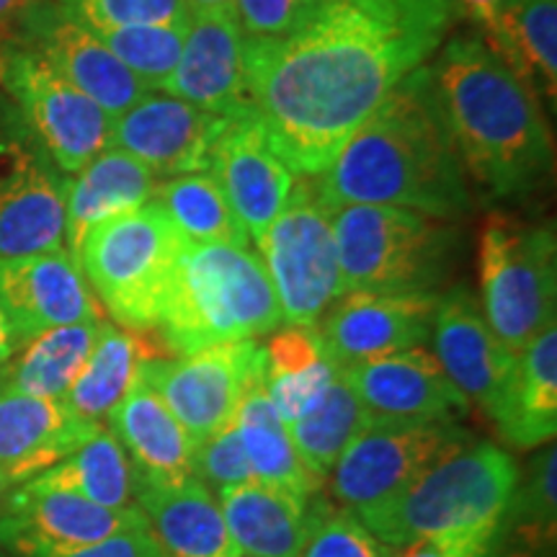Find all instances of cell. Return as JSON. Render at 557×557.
<instances>
[{
	"label": "cell",
	"mask_w": 557,
	"mask_h": 557,
	"mask_svg": "<svg viewBox=\"0 0 557 557\" xmlns=\"http://www.w3.org/2000/svg\"><path fill=\"white\" fill-rule=\"evenodd\" d=\"M240 557H248V555H240Z\"/></svg>",
	"instance_id": "cell-52"
},
{
	"label": "cell",
	"mask_w": 557,
	"mask_h": 557,
	"mask_svg": "<svg viewBox=\"0 0 557 557\" xmlns=\"http://www.w3.org/2000/svg\"><path fill=\"white\" fill-rule=\"evenodd\" d=\"M555 475L557 457L549 447L545 455L534 459L527 483L517 485L506 508L504 524L519 527V537L527 542L537 540V545H547L555 537Z\"/></svg>",
	"instance_id": "cell-38"
},
{
	"label": "cell",
	"mask_w": 557,
	"mask_h": 557,
	"mask_svg": "<svg viewBox=\"0 0 557 557\" xmlns=\"http://www.w3.org/2000/svg\"><path fill=\"white\" fill-rule=\"evenodd\" d=\"M139 377L178 418L194 444L235 421L243 395L267 380V354L253 338L201 348L176 359H145Z\"/></svg>",
	"instance_id": "cell-13"
},
{
	"label": "cell",
	"mask_w": 557,
	"mask_h": 557,
	"mask_svg": "<svg viewBox=\"0 0 557 557\" xmlns=\"http://www.w3.org/2000/svg\"><path fill=\"white\" fill-rule=\"evenodd\" d=\"M16 338H13V331L9 325V318H5L3 308H0V367L9 361L13 354H16Z\"/></svg>",
	"instance_id": "cell-48"
},
{
	"label": "cell",
	"mask_w": 557,
	"mask_h": 557,
	"mask_svg": "<svg viewBox=\"0 0 557 557\" xmlns=\"http://www.w3.org/2000/svg\"><path fill=\"white\" fill-rule=\"evenodd\" d=\"M194 478H199L212 493L253 480L235 421L197 444V451H194Z\"/></svg>",
	"instance_id": "cell-40"
},
{
	"label": "cell",
	"mask_w": 557,
	"mask_h": 557,
	"mask_svg": "<svg viewBox=\"0 0 557 557\" xmlns=\"http://www.w3.org/2000/svg\"><path fill=\"white\" fill-rule=\"evenodd\" d=\"M256 243L282 308V323L315 325L346 295L331 205L318 184H295L287 205Z\"/></svg>",
	"instance_id": "cell-9"
},
{
	"label": "cell",
	"mask_w": 557,
	"mask_h": 557,
	"mask_svg": "<svg viewBox=\"0 0 557 557\" xmlns=\"http://www.w3.org/2000/svg\"><path fill=\"white\" fill-rule=\"evenodd\" d=\"M220 508L230 537L248 557H299L308 534V500L248 480L222 487Z\"/></svg>",
	"instance_id": "cell-28"
},
{
	"label": "cell",
	"mask_w": 557,
	"mask_h": 557,
	"mask_svg": "<svg viewBox=\"0 0 557 557\" xmlns=\"http://www.w3.org/2000/svg\"><path fill=\"white\" fill-rule=\"evenodd\" d=\"M60 557H163V553H160L150 527H135Z\"/></svg>",
	"instance_id": "cell-44"
},
{
	"label": "cell",
	"mask_w": 557,
	"mask_h": 557,
	"mask_svg": "<svg viewBox=\"0 0 557 557\" xmlns=\"http://www.w3.org/2000/svg\"><path fill=\"white\" fill-rule=\"evenodd\" d=\"M191 13L199 11H235L233 0H186Z\"/></svg>",
	"instance_id": "cell-49"
},
{
	"label": "cell",
	"mask_w": 557,
	"mask_h": 557,
	"mask_svg": "<svg viewBox=\"0 0 557 557\" xmlns=\"http://www.w3.org/2000/svg\"><path fill=\"white\" fill-rule=\"evenodd\" d=\"M346 292H436L457 253L447 220L398 207L331 205Z\"/></svg>",
	"instance_id": "cell-6"
},
{
	"label": "cell",
	"mask_w": 557,
	"mask_h": 557,
	"mask_svg": "<svg viewBox=\"0 0 557 557\" xmlns=\"http://www.w3.org/2000/svg\"><path fill=\"white\" fill-rule=\"evenodd\" d=\"M152 341H143L139 333L116 329L103 320L96 344L90 348L78 380L67 389L65 406L81 421L101 423L111 410L120 406L124 395L135 385L139 364L145 359H158Z\"/></svg>",
	"instance_id": "cell-32"
},
{
	"label": "cell",
	"mask_w": 557,
	"mask_h": 557,
	"mask_svg": "<svg viewBox=\"0 0 557 557\" xmlns=\"http://www.w3.org/2000/svg\"><path fill=\"white\" fill-rule=\"evenodd\" d=\"M186 238L156 201L111 218L83 238L78 259L90 289L124 331H156Z\"/></svg>",
	"instance_id": "cell-7"
},
{
	"label": "cell",
	"mask_w": 557,
	"mask_h": 557,
	"mask_svg": "<svg viewBox=\"0 0 557 557\" xmlns=\"http://www.w3.org/2000/svg\"><path fill=\"white\" fill-rule=\"evenodd\" d=\"M263 354H267V380L308 372L310 367L331 357L318 325H287L271 336Z\"/></svg>",
	"instance_id": "cell-42"
},
{
	"label": "cell",
	"mask_w": 557,
	"mask_h": 557,
	"mask_svg": "<svg viewBox=\"0 0 557 557\" xmlns=\"http://www.w3.org/2000/svg\"><path fill=\"white\" fill-rule=\"evenodd\" d=\"M431 99L468 178L493 199H511L545 181L553 137L545 114L483 37H455L426 65Z\"/></svg>",
	"instance_id": "cell-3"
},
{
	"label": "cell",
	"mask_w": 557,
	"mask_h": 557,
	"mask_svg": "<svg viewBox=\"0 0 557 557\" xmlns=\"http://www.w3.org/2000/svg\"><path fill=\"white\" fill-rule=\"evenodd\" d=\"M431 338L436 361L459 393L491 413L517 357L491 331L468 287H455L438 297Z\"/></svg>",
	"instance_id": "cell-22"
},
{
	"label": "cell",
	"mask_w": 557,
	"mask_h": 557,
	"mask_svg": "<svg viewBox=\"0 0 557 557\" xmlns=\"http://www.w3.org/2000/svg\"><path fill=\"white\" fill-rule=\"evenodd\" d=\"M32 483L75 493L107 508H127L137 491V472L116 436L101 426L73 455L34 475Z\"/></svg>",
	"instance_id": "cell-33"
},
{
	"label": "cell",
	"mask_w": 557,
	"mask_h": 557,
	"mask_svg": "<svg viewBox=\"0 0 557 557\" xmlns=\"http://www.w3.org/2000/svg\"><path fill=\"white\" fill-rule=\"evenodd\" d=\"M341 374V367L331 357L323 359L320 364L310 367L308 372L289 374V377H271L267 380L269 398L274 403L278 416L284 423H292L295 418L305 416L320 403L325 389L333 385Z\"/></svg>",
	"instance_id": "cell-41"
},
{
	"label": "cell",
	"mask_w": 557,
	"mask_h": 557,
	"mask_svg": "<svg viewBox=\"0 0 557 557\" xmlns=\"http://www.w3.org/2000/svg\"><path fill=\"white\" fill-rule=\"evenodd\" d=\"M517 485L519 468L511 455L496 444L472 442L436 462L398 496L354 513L389 547L418 540L498 545Z\"/></svg>",
	"instance_id": "cell-4"
},
{
	"label": "cell",
	"mask_w": 557,
	"mask_h": 557,
	"mask_svg": "<svg viewBox=\"0 0 557 557\" xmlns=\"http://www.w3.org/2000/svg\"><path fill=\"white\" fill-rule=\"evenodd\" d=\"M101 423L81 421L65 400L0 389V465L21 462L37 472L86 444Z\"/></svg>",
	"instance_id": "cell-27"
},
{
	"label": "cell",
	"mask_w": 557,
	"mask_h": 557,
	"mask_svg": "<svg viewBox=\"0 0 557 557\" xmlns=\"http://www.w3.org/2000/svg\"><path fill=\"white\" fill-rule=\"evenodd\" d=\"M160 90L220 116L248 114L246 34L240 29L238 13H191L184 50Z\"/></svg>",
	"instance_id": "cell-20"
},
{
	"label": "cell",
	"mask_w": 557,
	"mask_h": 557,
	"mask_svg": "<svg viewBox=\"0 0 557 557\" xmlns=\"http://www.w3.org/2000/svg\"><path fill=\"white\" fill-rule=\"evenodd\" d=\"M225 124L227 116L148 90L114 116L111 145L148 165L158 178L184 176L209 171L214 143Z\"/></svg>",
	"instance_id": "cell-17"
},
{
	"label": "cell",
	"mask_w": 557,
	"mask_h": 557,
	"mask_svg": "<svg viewBox=\"0 0 557 557\" xmlns=\"http://www.w3.org/2000/svg\"><path fill=\"white\" fill-rule=\"evenodd\" d=\"M468 444L472 438L459 423L393 421L372 416L331 472L333 498L351 511L385 504Z\"/></svg>",
	"instance_id": "cell-12"
},
{
	"label": "cell",
	"mask_w": 557,
	"mask_h": 557,
	"mask_svg": "<svg viewBox=\"0 0 557 557\" xmlns=\"http://www.w3.org/2000/svg\"><path fill=\"white\" fill-rule=\"evenodd\" d=\"M13 21L16 34L11 39L45 60L109 116H120L150 90L86 24L60 9L58 0H32Z\"/></svg>",
	"instance_id": "cell-14"
},
{
	"label": "cell",
	"mask_w": 557,
	"mask_h": 557,
	"mask_svg": "<svg viewBox=\"0 0 557 557\" xmlns=\"http://www.w3.org/2000/svg\"><path fill=\"white\" fill-rule=\"evenodd\" d=\"M158 176L114 145L67 176L65 248L78 253L88 230L150 205Z\"/></svg>",
	"instance_id": "cell-24"
},
{
	"label": "cell",
	"mask_w": 557,
	"mask_h": 557,
	"mask_svg": "<svg viewBox=\"0 0 557 557\" xmlns=\"http://www.w3.org/2000/svg\"><path fill=\"white\" fill-rule=\"evenodd\" d=\"M107 418L111 434L127 451L137 478L178 480L194 475L197 444L139 374L129 393Z\"/></svg>",
	"instance_id": "cell-26"
},
{
	"label": "cell",
	"mask_w": 557,
	"mask_h": 557,
	"mask_svg": "<svg viewBox=\"0 0 557 557\" xmlns=\"http://www.w3.org/2000/svg\"><path fill=\"white\" fill-rule=\"evenodd\" d=\"M135 527H148L137 506L107 508L32 480L0 504V545L16 557H60Z\"/></svg>",
	"instance_id": "cell-15"
},
{
	"label": "cell",
	"mask_w": 557,
	"mask_h": 557,
	"mask_svg": "<svg viewBox=\"0 0 557 557\" xmlns=\"http://www.w3.org/2000/svg\"><path fill=\"white\" fill-rule=\"evenodd\" d=\"M148 88H163L184 50L186 26H101L90 29Z\"/></svg>",
	"instance_id": "cell-36"
},
{
	"label": "cell",
	"mask_w": 557,
	"mask_h": 557,
	"mask_svg": "<svg viewBox=\"0 0 557 557\" xmlns=\"http://www.w3.org/2000/svg\"><path fill=\"white\" fill-rule=\"evenodd\" d=\"M282 323V308L263 261L250 248L186 243L158 318L169 357L267 336Z\"/></svg>",
	"instance_id": "cell-5"
},
{
	"label": "cell",
	"mask_w": 557,
	"mask_h": 557,
	"mask_svg": "<svg viewBox=\"0 0 557 557\" xmlns=\"http://www.w3.org/2000/svg\"><path fill=\"white\" fill-rule=\"evenodd\" d=\"M60 9L88 29L101 26H186L191 18L186 0H58Z\"/></svg>",
	"instance_id": "cell-39"
},
{
	"label": "cell",
	"mask_w": 557,
	"mask_h": 557,
	"mask_svg": "<svg viewBox=\"0 0 557 557\" xmlns=\"http://www.w3.org/2000/svg\"><path fill=\"white\" fill-rule=\"evenodd\" d=\"M341 372L374 418L459 423L470 413L472 403L423 346L357 361Z\"/></svg>",
	"instance_id": "cell-19"
},
{
	"label": "cell",
	"mask_w": 557,
	"mask_h": 557,
	"mask_svg": "<svg viewBox=\"0 0 557 557\" xmlns=\"http://www.w3.org/2000/svg\"><path fill=\"white\" fill-rule=\"evenodd\" d=\"M312 5H320V3H333V0H308Z\"/></svg>",
	"instance_id": "cell-51"
},
{
	"label": "cell",
	"mask_w": 557,
	"mask_h": 557,
	"mask_svg": "<svg viewBox=\"0 0 557 557\" xmlns=\"http://www.w3.org/2000/svg\"><path fill=\"white\" fill-rule=\"evenodd\" d=\"M369 421H372V413L348 387L341 372L318 406L287 423V431L299 459L308 465L310 472L325 480L348 444L367 429Z\"/></svg>",
	"instance_id": "cell-35"
},
{
	"label": "cell",
	"mask_w": 557,
	"mask_h": 557,
	"mask_svg": "<svg viewBox=\"0 0 557 557\" xmlns=\"http://www.w3.org/2000/svg\"><path fill=\"white\" fill-rule=\"evenodd\" d=\"M29 3H32V0H0V24L16 18L18 13L24 11Z\"/></svg>",
	"instance_id": "cell-50"
},
{
	"label": "cell",
	"mask_w": 557,
	"mask_h": 557,
	"mask_svg": "<svg viewBox=\"0 0 557 557\" xmlns=\"http://www.w3.org/2000/svg\"><path fill=\"white\" fill-rule=\"evenodd\" d=\"M318 189L329 205L398 207L447 222L470 212V178L431 99L426 65L346 139Z\"/></svg>",
	"instance_id": "cell-2"
},
{
	"label": "cell",
	"mask_w": 557,
	"mask_h": 557,
	"mask_svg": "<svg viewBox=\"0 0 557 557\" xmlns=\"http://www.w3.org/2000/svg\"><path fill=\"white\" fill-rule=\"evenodd\" d=\"M152 201L169 214L186 243H225L250 246L248 230L227 205L212 173H184L158 181Z\"/></svg>",
	"instance_id": "cell-34"
},
{
	"label": "cell",
	"mask_w": 557,
	"mask_h": 557,
	"mask_svg": "<svg viewBox=\"0 0 557 557\" xmlns=\"http://www.w3.org/2000/svg\"><path fill=\"white\" fill-rule=\"evenodd\" d=\"M496 545L465 540H418L403 545L395 557H493Z\"/></svg>",
	"instance_id": "cell-45"
},
{
	"label": "cell",
	"mask_w": 557,
	"mask_h": 557,
	"mask_svg": "<svg viewBox=\"0 0 557 557\" xmlns=\"http://www.w3.org/2000/svg\"><path fill=\"white\" fill-rule=\"evenodd\" d=\"M101 323L103 320L62 325L21 344L16 354L0 367V389L62 400L78 380Z\"/></svg>",
	"instance_id": "cell-31"
},
{
	"label": "cell",
	"mask_w": 557,
	"mask_h": 557,
	"mask_svg": "<svg viewBox=\"0 0 557 557\" xmlns=\"http://www.w3.org/2000/svg\"><path fill=\"white\" fill-rule=\"evenodd\" d=\"M436 292H346L320 323V338L336 364L387 357L423 346L431 338L436 315Z\"/></svg>",
	"instance_id": "cell-18"
},
{
	"label": "cell",
	"mask_w": 557,
	"mask_h": 557,
	"mask_svg": "<svg viewBox=\"0 0 557 557\" xmlns=\"http://www.w3.org/2000/svg\"><path fill=\"white\" fill-rule=\"evenodd\" d=\"M517 449H537L557 431V329L549 325L513 361L491 413Z\"/></svg>",
	"instance_id": "cell-25"
},
{
	"label": "cell",
	"mask_w": 557,
	"mask_h": 557,
	"mask_svg": "<svg viewBox=\"0 0 557 557\" xmlns=\"http://www.w3.org/2000/svg\"><path fill=\"white\" fill-rule=\"evenodd\" d=\"M135 498L163 557H240L220 500L199 478H137Z\"/></svg>",
	"instance_id": "cell-23"
},
{
	"label": "cell",
	"mask_w": 557,
	"mask_h": 557,
	"mask_svg": "<svg viewBox=\"0 0 557 557\" xmlns=\"http://www.w3.org/2000/svg\"><path fill=\"white\" fill-rule=\"evenodd\" d=\"M243 449H246L250 472L259 483L282 487L292 496L310 500L318 496L323 480L308 470L292 444L287 423L282 421L274 403L269 398L267 380H259L243 395L235 413Z\"/></svg>",
	"instance_id": "cell-30"
},
{
	"label": "cell",
	"mask_w": 557,
	"mask_h": 557,
	"mask_svg": "<svg viewBox=\"0 0 557 557\" xmlns=\"http://www.w3.org/2000/svg\"><path fill=\"white\" fill-rule=\"evenodd\" d=\"M0 308L16 346L62 325L103 320L99 299L67 248L0 263Z\"/></svg>",
	"instance_id": "cell-16"
},
{
	"label": "cell",
	"mask_w": 557,
	"mask_h": 557,
	"mask_svg": "<svg viewBox=\"0 0 557 557\" xmlns=\"http://www.w3.org/2000/svg\"><path fill=\"white\" fill-rule=\"evenodd\" d=\"M246 39H278L297 29L315 5L308 0H233Z\"/></svg>",
	"instance_id": "cell-43"
},
{
	"label": "cell",
	"mask_w": 557,
	"mask_h": 557,
	"mask_svg": "<svg viewBox=\"0 0 557 557\" xmlns=\"http://www.w3.org/2000/svg\"><path fill=\"white\" fill-rule=\"evenodd\" d=\"M449 5L455 18H468L472 26H478L483 37H487L493 26H496L504 0H449Z\"/></svg>",
	"instance_id": "cell-46"
},
{
	"label": "cell",
	"mask_w": 557,
	"mask_h": 557,
	"mask_svg": "<svg viewBox=\"0 0 557 557\" xmlns=\"http://www.w3.org/2000/svg\"><path fill=\"white\" fill-rule=\"evenodd\" d=\"M37 472H34L29 465L21 462H11V465H0V500H3L13 487L24 485L26 480H32Z\"/></svg>",
	"instance_id": "cell-47"
},
{
	"label": "cell",
	"mask_w": 557,
	"mask_h": 557,
	"mask_svg": "<svg viewBox=\"0 0 557 557\" xmlns=\"http://www.w3.org/2000/svg\"><path fill=\"white\" fill-rule=\"evenodd\" d=\"M483 315L496 338L519 357L555 325L557 248L553 227H534L493 214L478 248Z\"/></svg>",
	"instance_id": "cell-8"
},
{
	"label": "cell",
	"mask_w": 557,
	"mask_h": 557,
	"mask_svg": "<svg viewBox=\"0 0 557 557\" xmlns=\"http://www.w3.org/2000/svg\"><path fill=\"white\" fill-rule=\"evenodd\" d=\"M449 0H333L246 39L248 114L295 176H320L403 78L438 52Z\"/></svg>",
	"instance_id": "cell-1"
},
{
	"label": "cell",
	"mask_w": 557,
	"mask_h": 557,
	"mask_svg": "<svg viewBox=\"0 0 557 557\" xmlns=\"http://www.w3.org/2000/svg\"><path fill=\"white\" fill-rule=\"evenodd\" d=\"M485 45L517 78L555 103L557 96V0H504Z\"/></svg>",
	"instance_id": "cell-29"
},
{
	"label": "cell",
	"mask_w": 557,
	"mask_h": 557,
	"mask_svg": "<svg viewBox=\"0 0 557 557\" xmlns=\"http://www.w3.org/2000/svg\"><path fill=\"white\" fill-rule=\"evenodd\" d=\"M299 557H395V553L361 524L351 508H336L315 496L308 506V534Z\"/></svg>",
	"instance_id": "cell-37"
},
{
	"label": "cell",
	"mask_w": 557,
	"mask_h": 557,
	"mask_svg": "<svg viewBox=\"0 0 557 557\" xmlns=\"http://www.w3.org/2000/svg\"><path fill=\"white\" fill-rule=\"evenodd\" d=\"M207 173L218 181L253 243L276 220L297 184L295 173L271 150L259 122L250 114L227 116Z\"/></svg>",
	"instance_id": "cell-21"
},
{
	"label": "cell",
	"mask_w": 557,
	"mask_h": 557,
	"mask_svg": "<svg viewBox=\"0 0 557 557\" xmlns=\"http://www.w3.org/2000/svg\"><path fill=\"white\" fill-rule=\"evenodd\" d=\"M65 191L67 173L0 107V263L65 248Z\"/></svg>",
	"instance_id": "cell-11"
},
{
	"label": "cell",
	"mask_w": 557,
	"mask_h": 557,
	"mask_svg": "<svg viewBox=\"0 0 557 557\" xmlns=\"http://www.w3.org/2000/svg\"><path fill=\"white\" fill-rule=\"evenodd\" d=\"M0 88L67 176L111 145L114 116L13 39L0 47Z\"/></svg>",
	"instance_id": "cell-10"
}]
</instances>
